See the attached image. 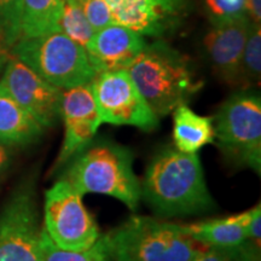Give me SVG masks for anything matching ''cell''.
Returning a JSON list of instances; mask_svg holds the SVG:
<instances>
[{"label": "cell", "instance_id": "cell-1", "mask_svg": "<svg viewBox=\"0 0 261 261\" xmlns=\"http://www.w3.org/2000/svg\"><path fill=\"white\" fill-rule=\"evenodd\" d=\"M140 196L160 218L207 213L217 204L197 152L165 146L154 155L140 182Z\"/></svg>", "mask_w": 261, "mask_h": 261}, {"label": "cell", "instance_id": "cell-2", "mask_svg": "<svg viewBox=\"0 0 261 261\" xmlns=\"http://www.w3.org/2000/svg\"><path fill=\"white\" fill-rule=\"evenodd\" d=\"M133 161L135 158L127 146L112 139L93 138L65 163L61 178L81 196H110L136 211L142 196Z\"/></svg>", "mask_w": 261, "mask_h": 261}, {"label": "cell", "instance_id": "cell-3", "mask_svg": "<svg viewBox=\"0 0 261 261\" xmlns=\"http://www.w3.org/2000/svg\"><path fill=\"white\" fill-rule=\"evenodd\" d=\"M127 71L159 119L188 104L203 86L190 60L161 39L146 44Z\"/></svg>", "mask_w": 261, "mask_h": 261}, {"label": "cell", "instance_id": "cell-4", "mask_svg": "<svg viewBox=\"0 0 261 261\" xmlns=\"http://www.w3.org/2000/svg\"><path fill=\"white\" fill-rule=\"evenodd\" d=\"M214 142L224 159L261 174V98L252 89L240 90L221 104L213 117Z\"/></svg>", "mask_w": 261, "mask_h": 261}, {"label": "cell", "instance_id": "cell-5", "mask_svg": "<svg viewBox=\"0 0 261 261\" xmlns=\"http://www.w3.org/2000/svg\"><path fill=\"white\" fill-rule=\"evenodd\" d=\"M107 236L115 261H191L200 248L179 224L138 215Z\"/></svg>", "mask_w": 261, "mask_h": 261}, {"label": "cell", "instance_id": "cell-6", "mask_svg": "<svg viewBox=\"0 0 261 261\" xmlns=\"http://www.w3.org/2000/svg\"><path fill=\"white\" fill-rule=\"evenodd\" d=\"M11 52L39 76L61 90L90 84L97 74L86 50L61 31L19 38Z\"/></svg>", "mask_w": 261, "mask_h": 261}, {"label": "cell", "instance_id": "cell-7", "mask_svg": "<svg viewBox=\"0 0 261 261\" xmlns=\"http://www.w3.org/2000/svg\"><path fill=\"white\" fill-rule=\"evenodd\" d=\"M42 228L58 248L70 252L89 249L102 234L83 196L63 178L45 192Z\"/></svg>", "mask_w": 261, "mask_h": 261}, {"label": "cell", "instance_id": "cell-8", "mask_svg": "<svg viewBox=\"0 0 261 261\" xmlns=\"http://www.w3.org/2000/svg\"><path fill=\"white\" fill-rule=\"evenodd\" d=\"M91 86L102 123L132 126L144 132H152L160 127V119L127 70L97 73Z\"/></svg>", "mask_w": 261, "mask_h": 261}, {"label": "cell", "instance_id": "cell-9", "mask_svg": "<svg viewBox=\"0 0 261 261\" xmlns=\"http://www.w3.org/2000/svg\"><path fill=\"white\" fill-rule=\"evenodd\" d=\"M33 182L16 189L0 212V261H42Z\"/></svg>", "mask_w": 261, "mask_h": 261}, {"label": "cell", "instance_id": "cell-10", "mask_svg": "<svg viewBox=\"0 0 261 261\" xmlns=\"http://www.w3.org/2000/svg\"><path fill=\"white\" fill-rule=\"evenodd\" d=\"M0 83L44 128L61 119L62 90L54 86L16 57H9Z\"/></svg>", "mask_w": 261, "mask_h": 261}, {"label": "cell", "instance_id": "cell-11", "mask_svg": "<svg viewBox=\"0 0 261 261\" xmlns=\"http://www.w3.org/2000/svg\"><path fill=\"white\" fill-rule=\"evenodd\" d=\"M61 119L64 140L56 168L63 167L71 156L89 144L102 125L91 83L62 90Z\"/></svg>", "mask_w": 261, "mask_h": 261}, {"label": "cell", "instance_id": "cell-12", "mask_svg": "<svg viewBox=\"0 0 261 261\" xmlns=\"http://www.w3.org/2000/svg\"><path fill=\"white\" fill-rule=\"evenodd\" d=\"M112 11L113 24L142 35L160 38L179 23L185 0H104Z\"/></svg>", "mask_w": 261, "mask_h": 261}, {"label": "cell", "instance_id": "cell-13", "mask_svg": "<svg viewBox=\"0 0 261 261\" xmlns=\"http://www.w3.org/2000/svg\"><path fill=\"white\" fill-rule=\"evenodd\" d=\"M250 23L248 18L213 25L203 38V50L215 76L231 87L240 89L241 62Z\"/></svg>", "mask_w": 261, "mask_h": 261}, {"label": "cell", "instance_id": "cell-14", "mask_svg": "<svg viewBox=\"0 0 261 261\" xmlns=\"http://www.w3.org/2000/svg\"><path fill=\"white\" fill-rule=\"evenodd\" d=\"M145 46L142 34L122 25L110 24L94 32L85 50L96 73H102L127 70Z\"/></svg>", "mask_w": 261, "mask_h": 261}, {"label": "cell", "instance_id": "cell-15", "mask_svg": "<svg viewBox=\"0 0 261 261\" xmlns=\"http://www.w3.org/2000/svg\"><path fill=\"white\" fill-rule=\"evenodd\" d=\"M252 210L225 218L179 225L181 231L204 247H230L248 241V224Z\"/></svg>", "mask_w": 261, "mask_h": 261}, {"label": "cell", "instance_id": "cell-16", "mask_svg": "<svg viewBox=\"0 0 261 261\" xmlns=\"http://www.w3.org/2000/svg\"><path fill=\"white\" fill-rule=\"evenodd\" d=\"M44 129L0 83V143L12 148L27 146L40 139Z\"/></svg>", "mask_w": 261, "mask_h": 261}, {"label": "cell", "instance_id": "cell-17", "mask_svg": "<svg viewBox=\"0 0 261 261\" xmlns=\"http://www.w3.org/2000/svg\"><path fill=\"white\" fill-rule=\"evenodd\" d=\"M173 142L179 151L194 154L214 143L212 117L196 114L188 104L173 110Z\"/></svg>", "mask_w": 261, "mask_h": 261}, {"label": "cell", "instance_id": "cell-18", "mask_svg": "<svg viewBox=\"0 0 261 261\" xmlns=\"http://www.w3.org/2000/svg\"><path fill=\"white\" fill-rule=\"evenodd\" d=\"M63 0H21V38L60 32Z\"/></svg>", "mask_w": 261, "mask_h": 261}, {"label": "cell", "instance_id": "cell-19", "mask_svg": "<svg viewBox=\"0 0 261 261\" xmlns=\"http://www.w3.org/2000/svg\"><path fill=\"white\" fill-rule=\"evenodd\" d=\"M40 248L42 261H115L106 234H100L97 242L89 249L70 252L58 248L41 227Z\"/></svg>", "mask_w": 261, "mask_h": 261}, {"label": "cell", "instance_id": "cell-20", "mask_svg": "<svg viewBox=\"0 0 261 261\" xmlns=\"http://www.w3.org/2000/svg\"><path fill=\"white\" fill-rule=\"evenodd\" d=\"M261 77V27L250 23L242 62H241L240 90L259 86Z\"/></svg>", "mask_w": 261, "mask_h": 261}, {"label": "cell", "instance_id": "cell-21", "mask_svg": "<svg viewBox=\"0 0 261 261\" xmlns=\"http://www.w3.org/2000/svg\"><path fill=\"white\" fill-rule=\"evenodd\" d=\"M60 31L84 48L93 37L94 29L80 6L74 0H63L60 17Z\"/></svg>", "mask_w": 261, "mask_h": 261}, {"label": "cell", "instance_id": "cell-22", "mask_svg": "<svg viewBox=\"0 0 261 261\" xmlns=\"http://www.w3.org/2000/svg\"><path fill=\"white\" fill-rule=\"evenodd\" d=\"M191 261H260V249L249 241L230 247L202 246Z\"/></svg>", "mask_w": 261, "mask_h": 261}, {"label": "cell", "instance_id": "cell-23", "mask_svg": "<svg viewBox=\"0 0 261 261\" xmlns=\"http://www.w3.org/2000/svg\"><path fill=\"white\" fill-rule=\"evenodd\" d=\"M212 25H220L247 18L246 0H202Z\"/></svg>", "mask_w": 261, "mask_h": 261}, {"label": "cell", "instance_id": "cell-24", "mask_svg": "<svg viewBox=\"0 0 261 261\" xmlns=\"http://www.w3.org/2000/svg\"><path fill=\"white\" fill-rule=\"evenodd\" d=\"M0 35L4 48L21 38V0H0Z\"/></svg>", "mask_w": 261, "mask_h": 261}, {"label": "cell", "instance_id": "cell-25", "mask_svg": "<svg viewBox=\"0 0 261 261\" xmlns=\"http://www.w3.org/2000/svg\"><path fill=\"white\" fill-rule=\"evenodd\" d=\"M74 2L80 6L87 21L96 32L113 24L112 11L104 0H74Z\"/></svg>", "mask_w": 261, "mask_h": 261}, {"label": "cell", "instance_id": "cell-26", "mask_svg": "<svg viewBox=\"0 0 261 261\" xmlns=\"http://www.w3.org/2000/svg\"><path fill=\"white\" fill-rule=\"evenodd\" d=\"M248 241L257 249L261 247V205L260 203L252 208V217L248 224Z\"/></svg>", "mask_w": 261, "mask_h": 261}, {"label": "cell", "instance_id": "cell-27", "mask_svg": "<svg viewBox=\"0 0 261 261\" xmlns=\"http://www.w3.org/2000/svg\"><path fill=\"white\" fill-rule=\"evenodd\" d=\"M14 158V148L0 143V179L9 171Z\"/></svg>", "mask_w": 261, "mask_h": 261}, {"label": "cell", "instance_id": "cell-28", "mask_svg": "<svg viewBox=\"0 0 261 261\" xmlns=\"http://www.w3.org/2000/svg\"><path fill=\"white\" fill-rule=\"evenodd\" d=\"M246 15L252 23L261 22V0H246Z\"/></svg>", "mask_w": 261, "mask_h": 261}, {"label": "cell", "instance_id": "cell-29", "mask_svg": "<svg viewBox=\"0 0 261 261\" xmlns=\"http://www.w3.org/2000/svg\"><path fill=\"white\" fill-rule=\"evenodd\" d=\"M9 60L8 54H6L5 50H0V71L4 69L6 62Z\"/></svg>", "mask_w": 261, "mask_h": 261}, {"label": "cell", "instance_id": "cell-30", "mask_svg": "<svg viewBox=\"0 0 261 261\" xmlns=\"http://www.w3.org/2000/svg\"><path fill=\"white\" fill-rule=\"evenodd\" d=\"M0 50H5L4 45H3V40H2V35H0Z\"/></svg>", "mask_w": 261, "mask_h": 261}]
</instances>
